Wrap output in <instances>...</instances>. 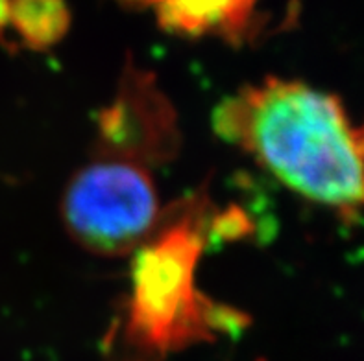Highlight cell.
Listing matches in <instances>:
<instances>
[{"mask_svg":"<svg viewBox=\"0 0 364 361\" xmlns=\"http://www.w3.org/2000/svg\"><path fill=\"white\" fill-rule=\"evenodd\" d=\"M213 129L304 199L344 216L364 206V120L337 94L264 78L224 98Z\"/></svg>","mask_w":364,"mask_h":361,"instance_id":"6da1fadb","label":"cell"},{"mask_svg":"<svg viewBox=\"0 0 364 361\" xmlns=\"http://www.w3.org/2000/svg\"><path fill=\"white\" fill-rule=\"evenodd\" d=\"M205 209L208 201L200 197L176 203L134 252L132 293L107 339L113 361H163L239 328L237 311L213 304L194 284L205 245Z\"/></svg>","mask_w":364,"mask_h":361,"instance_id":"7a4b0ae2","label":"cell"},{"mask_svg":"<svg viewBox=\"0 0 364 361\" xmlns=\"http://www.w3.org/2000/svg\"><path fill=\"white\" fill-rule=\"evenodd\" d=\"M152 160L92 142L61 196V221L76 245L97 256H128L165 216Z\"/></svg>","mask_w":364,"mask_h":361,"instance_id":"3957f363","label":"cell"},{"mask_svg":"<svg viewBox=\"0 0 364 361\" xmlns=\"http://www.w3.org/2000/svg\"><path fill=\"white\" fill-rule=\"evenodd\" d=\"M156 9L159 23L183 35L240 39L255 0H141Z\"/></svg>","mask_w":364,"mask_h":361,"instance_id":"277c9868","label":"cell"},{"mask_svg":"<svg viewBox=\"0 0 364 361\" xmlns=\"http://www.w3.org/2000/svg\"><path fill=\"white\" fill-rule=\"evenodd\" d=\"M69 21V9L63 0H11L9 24H14L23 41L36 50L60 41Z\"/></svg>","mask_w":364,"mask_h":361,"instance_id":"5b68a950","label":"cell"},{"mask_svg":"<svg viewBox=\"0 0 364 361\" xmlns=\"http://www.w3.org/2000/svg\"><path fill=\"white\" fill-rule=\"evenodd\" d=\"M11 17V0H0V30L9 24Z\"/></svg>","mask_w":364,"mask_h":361,"instance_id":"8992f818","label":"cell"}]
</instances>
